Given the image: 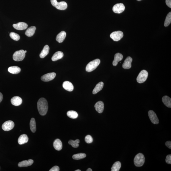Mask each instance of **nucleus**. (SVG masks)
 <instances>
[{
  "mask_svg": "<svg viewBox=\"0 0 171 171\" xmlns=\"http://www.w3.org/2000/svg\"><path fill=\"white\" fill-rule=\"evenodd\" d=\"M28 136L26 134H23L19 137L18 142L19 145H23L28 142Z\"/></svg>",
  "mask_w": 171,
  "mask_h": 171,
  "instance_id": "nucleus-19",
  "label": "nucleus"
},
{
  "mask_svg": "<svg viewBox=\"0 0 171 171\" xmlns=\"http://www.w3.org/2000/svg\"><path fill=\"white\" fill-rule=\"evenodd\" d=\"M10 36L11 39L13 40L17 41L19 40L20 39V37L19 34H18L12 32L10 34Z\"/></svg>",
  "mask_w": 171,
  "mask_h": 171,
  "instance_id": "nucleus-34",
  "label": "nucleus"
},
{
  "mask_svg": "<svg viewBox=\"0 0 171 171\" xmlns=\"http://www.w3.org/2000/svg\"><path fill=\"white\" fill-rule=\"evenodd\" d=\"M60 170L59 167L57 166H55L51 168L50 170V171H59Z\"/></svg>",
  "mask_w": 171,
  "mask_h": 171,
  "instance_id": "nucleus-37",
  "label": "nucleus"
},
{
  "mask_svg": "<svg viewBox=\"0 0 171 171\" xmlns=\"http://www.w3.org/2000/svg\"><path fill=\"white\" fill-rule=\"evenodd\" d=\"M123 56L121 53H117L114 56V60L113 62V65L114 66H116L118 62L123 59Z\"/></svg>",
  "mask_w": 171,
  "mask_h": 171,
  "instance_id": "nucleus-17",
  "label": "nucleus"
},
{
  "mask_svg": "<svg viewBox=\"0 0 171 171\" xmlns=\"http://www.w3.org/2000/svg\"><path fill=\"white\" fill-rule=\"evenodd\" d=\"M132 58L130 56H128L125 59L122 65L123 68L125 69H129L132 67Z\"/></svg>",
  "mask_w": 171,
  "mask_h": 171,
  "instance_id": "nucleus-12",
  "label": "nucleus"
},
{
  "mask_svg": "<svg viewBox=\"0 0 171 171\" xmlns=\"http://www.w3.org/2000/svg\"><path fill=\"white\" fill-rule=\"evenodd\" d=\"M166 3L168 7L171 8V0H166Z\"/></svg>",
  "mask_w": 171,
  "mask_h": 171,
  "instance_id": "nucleus-39",
  "label": "nucleus"
},
{
  "mask_svg": "<svg viewBox=\"0 0 171 171\" xmlns=\"http://www.w3.org/2000/svg\"><path fill=\"white\" fill-rule=\"evenodd\" d=\"M96 110L99 113H102L104 109V104L101 101L97 102L94 105Z\"/></svg>",
  "mask_w": 171,
  "mask_h": 171,
  "instance_id": "nucleus-14",
  "label": "nucleus"
},
{
  "mask_svg": "<svg viewBox=\"0 0 171 171\" xmlns=\"http://www.w3.org/2000/svg\"><path fill=\"white\" fill-rule=\"evenodd\" d=\"M148 74L146 70H143L139 74L137 78V82L138 83H142L145 82L147 80Z\"/></svg>",
  "mask_w": 171,
  "mask_h": 171,
  "instance_id": "nucleus-6",
  "label": "nucleus"
},
{
  "mask_svg": "<svg viewBox=\"0 0 171 171\" xmlns=\"http://www.w3.org/2000/svg\"><path fill=\"white\" fill-rule=\"evenodd\" d=\"M125 8L122 3L117 4L114 6L113 8V11L115 13L120 14L124 11Z\"/></svg>",
  "mask_w": 171,
  "mask_h": 171,
  "instance_id": "nucleus-10",
  "label": "nucleus"
},
{
  "mask_svg": "<svg viewBox=\"0 0 171 171\" xmlns=\"http://www.w3.org/2000/svg\"><path fill=\"white\" fill-rule=\"evenodd\" d=\"M38 111L41 115L44 116L46 114L48 109V102L44 98H41L38 101L37 103Z\"/></svg>",
  "mask_w": 171,
  "mask_h": 171,
  "instance_id": "nucleus-1",
  "label": "nucleus"
},
{
  "mask_svg": "<svg viewBox=\"0 0 171 171\" xmlns=\"http://www.w3.org/2000/svg\"><path fill=\"white\" fill-rule=\"evenodd\" d=\"M3 99V95L2 93L0 92V103L2 101Z\"/></svg>",
  "mask_w": 171,
  "mask_h": 171,
  "instance_id": "nucleus-40",
  "label": "nucleus"
},
{
  "mask_svg": "<svg viewBox=\"0 0 171 171\" xmlns=\"http://www.w3.org/2000/svg\"><path fill=\"white\" fill-rule=\"evenodd\" d=\"M51 4L56 9L60 10H65L68 7L67 3L65 1L58 2L57 0H50Z\"/></svg>",
  "mask_w": 171,
  "mask_h": 171,
  "instance_id": "nucleus-4",
  "label": "nucleus"
},
{
  "mask_svg": "<svg viewBox=\"0 0 171 171\" xmlns=\"http://www.w3.org/2000/svg\"><path fill=\"white\" fill-rule=\"evenodd\" d=\"M28 25L24 22H19L17 24H14L13 26L14 28L17 30H25L28 27Z\"/></svg>",
  "mask_w": 171,
  "mask_h": 171,
  "instance_id": "nucleus-13",
  "label": "nucleus"
},
{
  "mask_svg": "<svg viewBox=\"0 0 171 171\" xmlns=\"http://www.w3.org/2000/svg\"><path fill=\"white\" fill-rule=\"evenodd\" d=\"M53 146L54 148L57 151L61 150L62 148V145L61 141L59 139H57L55 140L53 143Z\"/></svg>",
  "mask_w": 171,
  "mask_h": 171,
  "instance_id": "nucleus-21",
  "label": "nucleus"
},
{
  "mask_svg": "<svg viewBox=\"0 0 171 171\" xmlns=\"http://www.w3.org/2000/svg\"><path fill=\"white\" fill-rule=\"evenodd\" d=\"M137 1H141V0H137Z\"/></svg>",
  "mask_w": 171,
  "mask_h": 171,
  "instance_id": "nucleus-44",
  "label": "nucleus"
},
{
  "mask_svg": "<svg viewBox=\"0 0 171 171\" xmlns=\"http://www.w3.org/2000/svg\"><path fill=\"white\" fill-rule=\"evenodd\" d=\"M75 171H81V170H80V169H77V170H75Z\"/></svg>",
  "mask_w": 171,
  "mask_h": 171,
  "instance_id": "nucleus-42",
  "label": "nucleus"
},
{
  "mask_svg": "<svg viewBox=\"0 0 171 171\" xmlns=\"http://www.w3.org/2000/svg\"><path fill=\"white\" fill-rule=\"evenodd\" d=\"M14 123L11 120L6 121L3 124L2 127L3 130L8 131L11 130L14 127Z\"/></svg>",
  "mask_w": 171,
  "mask_h": 171,
  "instance_id": "nucleus-8",
  "label": "nucleus"
},
{
  "mask_svg": "<svg viewBox=\"0 0 171 171\" xmlns=\"http://www.w3.org/2000/svg\"><path fill=\"white\" fill-rule=\"evenodd\" d=\"M86 155L84 153H80L76 154L73 156L72 158L73 159L76 160H78L82 159L85 158Z\"/></svg>",
  "mask_w": 171,
  "mask_h": 171,
  "instance_id": "nucleus-31",
  "label": "nucleus"
},
{
  "mask_svg": "<svg viewBox=\"0 0 171 171\" xmlns=\"http://www.w3.org/2000/svg\"><path fill=\"white\" fill-rule=\"evenodd\" d=\"M36 29V27L34 26L30 27L25 32V34L28 37H31L34 34Z\"/></svg>",
  "mask_w": 171,
  "mask_h": 171,
  "instance_id": "nucleus-27",
  "label": "nucleus"
},
{
  "mask_svg": "<svg viewBox=\"0 0 171 171\" xmlns=\"http://www.w3.org/2000/svg\"><path fill=\"white\" fill-rule=\"evenodd\" d=\"M166 146L169 149H171V141H168L166 142L165 143Z\"/></svg>",
  "mask_w": 171,
  "mask_h": 171,
  "instance_id": "nucleus-38",
  "label": "nucleus"
},
{
  "mask_svg": "<svg viewBox=\"0 0 171 171\" xmlns=\"http://www.w3.org/2000/svg\"><path fill=\"white\" fill-rule=\"evenodd\" d=\"M50 48L48 45H46L44 46L43 49L40 54V57L42 58H45L48 55L49 52Z\"/></svg>",
  "mask_w": 171,
  "mask_h": 171,
  "instance_id": "nucleus-24",
  "label": "nucleus"
},
{
  "mask_svg": "<svg viewBox=\"0 0 171 171\" xmlns=\"http://www.w3.org/2000/svg\"><path fill=\"white\" fill-rule=\"evenodd\" d=\"M56 75V73L54 72L49 73L42 76L41 80L45 82H49L54 79Z\"/></svg>",
  "mask_w": 171,
  "mask_h": 171,
  "instance_id": "nucleus-11",
  "label": "nucleus"
},
{
  "mask_svg": "<svg viewBox=\"0 0 171 171\" xmlns=\"http://www.w3.org/2000/svg\"><path fill=\"white\" fill-rule=\"evenodd\" d=\"M11 102L14 106H18L22 104V100L21 98L19 97H14L11 99Z\"/></svg>",
  "mask_w": 171,
  "mask_h": 171,
  "instance_id": "nucleus-15",
  "label": "nucleus"
},
{
  "mask_svg": "<svg viewBox=\"0 0 171 171\" xmlns=\"http://www.w3.org/2000/svg\"><path fill=\"white\" fill-rule=\"evenodd\" d=\"M163 103L166 106L171 108V99L167 96H165L162 99Z\"/></svg>",
  "mask_w": 171,
  "mask_h": 171,
  "instance_id": "nucleus-26",
  "label": "nucleus"
},
{
  "mask_svg": "<svg viewBox=\"0 0 171 171\" xmlns=\"http://www.w3.org/2000/svg\"><path fill=\"white\" fill-rule=\"evenodd\" d=\"M145 157L142 153H139L136 156L134 159V164L137 167H140L144 164Z\"/></svg>",
  "mask_w": 171,
  "mask_h": 171,
  "instance_id": "nucleus-3",
  "label": "nucleus"
},
{
  "mask_svg": "<svg viewBox=\"0 0 171 171\" xmlns=\"http://www.w3.org/2000/svg\"><path fill=\"white\" fill-rule=\"evenodd\" d=\"M63 53L61 51L56 52L52 57V60L53 61H56L62 58L63 56Z\"/></svg>",
  "mask_w": 171,
  "mask_h": 171,
  "instance_id": "nucleus-22",
  "label": "nucleus"
},
{
  "mask_svg": "<svg viewBox=\"0 0 171 171\" xmlns=\"http://www.w3.org/2000/svg\"><path fill=\"white\" fill-rule=\"evenodd\" d=\"M24 52H25V53H26L27 52L26 50H25V51H24Z\"/></svg>",
  "mask_w": 171,
  "mask_h": 171,
  "instance_id": "nucleus-43",
  "label": "nucleus"
},
{
  "mask_svg": "<svg viewBox=\"0 0 171 171\" xmlns=\"http://www.w3.org/2000/svg\"><path fill=\"white\" fill-rule=\"evenodd\" d=\"M30 130L33 132L34 133L36 130V126L35 120L34 118H32L30 122Z\"/></svg>",
  "mask_w": 171,
  "mask_h": 171,
  "instance_id": "nucleus-28",
  "label": "nucleus"
},
{
  "mask_svg": "<svg viewBox=\"0 0 171 171\" xmlns=\"http://www.w3.org/2000/svg\"><path fill=\"white\" fill-rule=\"evenodd\" d=\"M67 115L68 117L71 119H76L78 117V114L74 111H69L67 113Z\"/></svg>",
  "mask_w": 171,
  "mask_h": 171,
  "instance_id": "nucleus-30",
  "label": "nucleus"
},
{
  "mask_svg": "<svg viewBox=\"0 0 171 171\" xmlns=\"http://www.w3.org/2000/svg\"><path fill=\"white\" fill-rule=\"evenodd\" d=\"M121 167V163L119 161L115 162L111 168L112 171H119Z\"/></svg>",
  "mask_w": 171,
  "mask_h": 171,
  "instance_id": "nucleus-29",
  "label": "nucleus"
},
{
  "mask_svg": "<svg viewBox=\"0 0 171 171\" xmlns=\"http://www.w3.org/2000/svg\"><path fill=\"white\" fill-rule=\"evenodd\" d=\"M100 62V59H96L89 62L87 65L86 70L88 72H91L95 70Z\"/></svg>",
  "mask_w": 171,
  "mask_h": 171,
  "instance_id": "nucleus-2",
  "label": "nucleus"
},
{
  "mask_svg": "<svg viewBox=\"0 0 171 171\" xmlns=\"http://www.w3.org/2000/svg\"><path fill=\"white\" fill-rule=\"evenodd\" d=\"M171 22V12H169L166 17L165 21L164 26L167 27L170 24Z\"/></svg>",
  "mask_w": 171,
  "mask_h": 171,
  "instance_id": "nucleus-33",
  "label": "nucleus"
},
{
  "mask_svg": "<svg viewBox=\"0 0 171 171\" xmlns=\"http://www.w3.org/2000/svg\"><path fill=\"white\" fill-rule=\"evenodd\" d=\"M62 86L64 89L68 91L71 92L74 90V86L72 84L68 81H66L63 82Z\"/></svg>",
  "mask_w": 171,
  "mask_h": 171,
  "instance_id": "nucleus-16",
  "label": "nucleus"
},
{
  "mask_svg": "<svg viewBox=\"0 0 171 171\" xmlns=\"http://www.w3.org/2000/svg\"><path fill=\"white\" fill-rule=\"evenodd\" d=\"M66 33L65 31H62L57 35L56 38V40L59 43H61L65 40L66 37Z\"/></svg>",
  "mask_w": 171,
  "mask_h": 171,
  "instance_id": "nucleus-20",
  "label": "nucleus"
},
{
  "mask_svg": "<svg viewBox=\"0 0 171 171\" xmlns=\"http://www.w3.org/2000/svg\"><path fill=\"white\" fill-rule=\"evenodd\" d=\"M25 56L24 50H20L15 52L13 55V59L16 61H20L24 58Z\"/></svg>",
  "mask_w": 171,
  "mask_h": 171,
  "instance_id": "nucleus-5",
  "label": "nucleus"
},
{
  "mask_svg": "<svg viewBox=\"0 0 171 171\" xmlns=\"http://www.w3.org/2000/svg\"><path fill=\"white\" fill-rule=\"evenodd\" d=\"M85 141L87 143H90L92 142L93 139L92 137L90 135H87L85 138Z\"/></svg>",
  "mask_w": 171,
  "mask_h": 171,
  "instance_id": "nucleus-35",
  "label": "nucleus"
},
{
  "mask_svg": "<svg viewBox=\"0 0 171 171\" xmlns=\"http://www.w3.org/2000/svg\"><path fill=\"white\" fill-rule=\"evenodd\" d=\"M34 161L33 160L29 159L28 160H24L20 162L18 164V166L19 167H27L33 164Z\"/></svg>",
  "mask_w": 171,
  "mask_h": 171,
  "instance_id": "nucleus-18",
  "label": "nucleus"
},
{
  "mask_svg": "<svg viewBox=\"0 0 171 171\" xmlns=\"http://www.w3.org/2000/svg\"><path fill=\"white\" fill-rule=\"evenodd\" d=\"M80 142V140L78 139H77L74 141L72 140H70L68 141V143L71 145L73 147L76 148L79 147V143Z\"/></svg>",
  "mask_w": 171,
  "mask_h": 171,
  "instance_id": "nucleus-32",
  "label": "nucleus"
},
{
  "mask_svg": "<svg viewBox=\"0 0 171 171\" xmlns=\"http://www.w3.org/2000/svg\"><path fill=\"white\" fill-rule=\"evenodd\" d=\"M123 35L122 32L117 31L113 32L110 35V37L114 41H118L120 40L123 37Z\"/></svg>",
  "mask_w": 171,
  "mask_h": 171,
  "instance_id": "nucleus-7",
  "label": "nucleus"
},
{
  "mask_svg": "<svg viewBox=\"0 0 171 171\" xmlns=\"http://www.w3.org/2000/svg\"><path fill=\"white\" fill-rule=\"evenodd\" d=\"M87 171H92V169L91 168H89L88 169H87Z\"/></svg>",
  "mask_w": 171,
  "mask_h": 171,
  "instance_id": "nucleus-41",
  "label": "nucleus"
},
{
  "mask_svg": "<svg viewBox=\"0 0 171 171\" xmlns=\"http://www.w3.org/2000/svg\"><path fill=\"white\" fill-rule=\"evenodd\" d=\"M21 68L17 66H12L9 67L8 71L10 73L13 74H19L20 72Z\"/></svg>",
  "mask_w": 171,
  "mask_h": 171,
  "instance_id": "nucleus-23",
  "label": "nucleus"
},
{
  "mask_svg": "<svg viewBox=\"0 0 171 171\" xmlns=\"http://www.w3.org/2000/svg\"><path fill=\"white\" fill-rule=\"evenodd\" d=\"M165 161L167 164H171V155L169 154L166 157Z\"/></svg>",
  "mask_w": 171,
  "mask_h": 171,
  "instance_id": "nucleus-36",
  "label": "nucleus"
},
{
  "mask_svg": "<svg viewBox=\"0 0 171 171\" xmlns=\"http://www.w3.org/2000/svg\"><path fill=\"white\" fill-rule=\"evenodd\" d=\"M148 114L151 122L153 124H158L159 123V121L155 112L152 110H149L148 112Z\"/></svg>",
  "mask_w": 171,
  "mask_h": 171,
  "instance_id": "nucleus-9",
  "label": "nucleus"
},
{
  "mask_svg": "<svg viewBox=\"0 0 171 171\" xmlns=\"http://www.w3.org/2000/svg\"><path fill=\"white\" fill-rule=\"evenodd\" d=\"M104 86V83L103 82H100L98 83L96 85L95 88H94L93 91V94H96L99 92V91L101 90L103 88Z\"/></svg>",
  "mask_w": 171,
  "mask_h": 171,
  "instance_id": "nucleus-25",
  "label": "nucleus"
}]
</instances>
